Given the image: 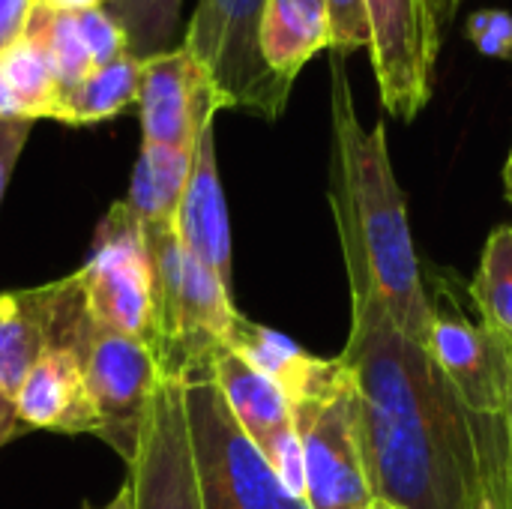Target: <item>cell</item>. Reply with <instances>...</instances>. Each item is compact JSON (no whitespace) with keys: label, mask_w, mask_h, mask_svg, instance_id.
Masks as SVG:
<instances>
[{"label":"cell","mask_w":512,"mask_h":509,"mask_svg":"<svg viewBox=\"0 0 512 509\" xmlns=\"http://www.w3.org/2000/svg\"><path fill=\"white\" fill-rule=\"evenodd\" d=\"M351 333L345 363L360 411L369 486L402 509H462L480 480L474 414L432 354L387 315L369 270L345 258Z\"/></svg>","instance_id":"cell-1"},{"label":"cell","mask_w":512,"mask_h":509,"mask_svg":"<svg viewBox=\"0 0 512 509\" xmlns=\"http://www.w3.org/2000/svg\"><path fill=\"white\" fill-rule=\"evenodd\" d=\"M333 162L330 204L342 255L360 261L390 315L417 345H429L432 306L414 249L408 207L393 171L387 126L360 123L345 57L330 60Z\"/></svg>","instance_id":"cell-2"},{"label":"cell","mask_w":512,"mask_h":509,"mask_svg":"<svg viewBox=\"0 0 512 509\" xmlns=\"http://www.w3.org/2000/svg\"><path fill=\"white\" fill-rule=\"evenodd\" d=\"M51 345H69L78 354L87 390L102 420L99 438L129 468L141 444L150 402L165 381L156 354L147 345L93 321L75 273L57 282Z\"/></svg>","instance_id":"cell-3"},{"label":"cell","mask_w":512,"mask_h":509,"mask_svg":"<svg viewBox=\"0 0 512 509\" xmlns=\"http://www.w3.org/2000/svg\"><path fill=\"white\" fill-rule=\"evenodd\" d=\"M156 270V360L165 381H207L216 354L228 345L234 321L231 291L192 252L174 225H144Z\"/></svg>","instance_id":"cell-4"},{"label":"cell","mask_w":512,"mask_h":509,"mask_svg":"<svg viewBox=\"0 0 512 509\" xmlns=\"http://www.w3.org/2000/svg\"><path fill=\"white\" fill-rule=\"evenodd\" d=\"M303 450L309 509H366L372 486L366 471L360 411L351 375L339 357L321 360L312 381L291 399Z\"/></svg>","instance_id":"cell-5"},{"label":"cell","mask_w":512,"mask_h":509,"mask_svg":"<svg viewBox=\"0 0 512 509\" xmlns=\"http://www.w3.org/2000/svg\"><path fill=\"white\" fill-rule=\"evenodd\" d=\"M267 0H198L183 45L201 63L219 111H246L279 120L291 84L279 81L258 45Z\"/></svg>","instance_id":"cell-6"},{"label":"cell","mask_w":512,"mask_h":509,"mask_svg":"<svg viewBox=\"0 0 512 509\" xmlns=\"http://www.w3.org/2000/svg\"><path fill=\"white\" fill-rule=\"evenodd\" d=\"M186 423L204 509H309L264 462L228 414L216 384H183Z\"/></svg>","instance_id":"cell-7"},{"label":"cell","mask_w":512,"mask_h":509,"mask_svg":"<svg viewBox=\"0 0 512 509\" xmlns=\"http://www.w3.org/2000/svg\"><path fill=\"white\" fill-rule=\"evenodd\" d=\"M84 306L93 321L123 333L153 354L159 348L156 270L144 225L117 201L96 228L90 261L75 273Z\"/></svg>","instance_id":"cell-8"},{"label":"cell","mask_w":512,"mask_h":509,"mask_svg":"<svg viewBox=\"0 0 512 509\" xmlns=\"http://www.w3.org/2000/svg\"><path fill=\"white\" fill-rule=\"evenodd\" d=\"M366 12L372 27L366 51L381 102L387 114L411 123L432 99L444 36L426 0H366Z\"/></svg>","instance_id":"cell-9"},{"label":"cell","mask_w":512,"mask_h":509,"mask_svg":"<svg viewBox=\"0 0 512 509\" xmlns=\"http://www.w3.org/2000/svg\"><path fill=\"white\" fill-rule=\"evenodd\" d=\"M465 294L456 276H435L429 294L432 327L426 351L459 393L465 408L477 417L504 414V354L501 342L465 315Z\"/></svg>","instance_id":"cell-10"},{"label":"cell","mask_w":512,"mask_h":509,"mask_svg":"<svg viewBox=\"0 0 512 509\" xmlns=\"http://www.w3.org/2000/svg\"><path fill=\"white\" fill-rule=\"evenodd\" d=\"M135 509H204L180 381H162L129 465Z\"/></svg>","instance_id":"cell-11"},{"label":"cell","mask_w":512,"mask_h":509,"mask_svg":"<svg viewBox=\"0 0 512 509\" xmlns=\"http://www.w3.org/2000/svg\"><path fill=\"white\" fill-rule=\"evenodd\" d=\"M216 114L210 81L186 45L141 60V144L192 150L204 120Z\"/></svg>","instance_id":"cell-12"},{"label":"cell","mask_w":512,"mask_h":509,"mask_svg":"<svg viewBox=\"0 0 512 509\" xmlns=\"http://www.w3.org/2000/svg\"><path fill=\"white\" fill-rule=\"evenodd\" d=\"M174 231L183 249L192 252L231 291V222L216 162V117H207L198 132L189 183L174 216Z\"/></svg>","instance_id":"cell-13"},{"label":"cell","mask_w":512,"mask_h":509,"mask_svg":"<svg viewBox=\"0 0 512 509\" xmlns=\"http://www.w3.org/2000/svg\"><path fill=\"white\" fill-rule=\"evenodd\" d=\"M15 414L27 429H51L63 435H96L102 429L96 402L78 354L69 345H51L24 384L12 396Z\"/></svg>","instance_id":"cell-14"},{"label":"cell","mask_w":512,"mask_h":509,"mask_svg":"<svg viewBox=\"0 0 512 509\" xmlns=\"http://www.w3.org/2000/svg\"><path fill=\"white\" fill-rule=\"evenodd\" d=\"M210 381L216 384L228 414L255 444V450L270 462L285 444L297 438L291 402L276 381L246 363L228 345L216 354Z\"/></svg>","instance_id":"cell-15"},{"label":"cell","mask_w":512,"mask_h":509,"mask_svg":"<svg viewBox=\"0 0 512 509\" xmlns=\"http://www.w3.org/2000/svg\"><path fill=\"white\" fill-rule=\"evenodd\" d=\"M57 282L0 294V390L12 399L36 360L51 348Z\"/></svg>","instance_id":"cell-16"},{"label":"cell","mask_w":512,"mask_h":509,"mask_svg":"<svg viewBox=\"0 0 512 509\" xmlns=\"http://www.w3.org/2000/svg\"><path fill=\"white\" fill-rule=\"evenodd\" d=\"M258 45L267 69L294 87L303 66L330 48L327 0H267Z\"/></svg>","instance_id":"cell-17"},{"label":"cell","mask_w":512,"mask_h":509,"mask_svg":"<svg viewBox=\"0 0 512 509\" xmlns=\"http://www.w3.org/2000/svg\"><path fill=\"white\" fill-rule=\"evenodd\" d=\"M60 96L54 60L42 39L27 30V36L0 57V120H54Z\"/></svg>","instance_id":"cell-18"},{"label":"cell","mask_w":512,"mask_h":509,"mask_svg":"<svg viewBox=\"0 0 512 509\" xmlns=\"http://www.w3.org/2000/svg\"><path fill=\"white\" fill-rule=\"evenodd\" d=\"M192 150L141 144L123 204L141 225H174L192 171Z\"/></svg>","instance_id":"cell-19"},{"label":"cell","mask_w":512,"mask_h":509,"mask_svg":"<svg viewBox=\"0 0 512 509\" xmlns=\"http://www.w3.org/2000/svg\"><path fill=\"white\" fill-rule=\"evenodd\" d=\"M141 90V60L135 54H120L87 72L69 93L60 96L57 117L66 126H90L123 114L129 105H138Z\"/></svg>","instance_id":"cell-20"},{"label":"cell","mask_w":512,"mask_h":509,"mask_svg":"<svg viewBox=\"0 0 512 509\" xmlns=\"http://www.w3.org/2000/svg\"><path fill=\"white\" fill-rule=\"evenodd\" d=\"M228 348L237 351L258 372H264L270 381H276L282 387V393L288 396V402L312 381V375L321 363V357H312L288 336H282L270 327H261L243 315L234 321Z\"/></svg>","instance_id":"cell-21"},{"label":"cell","mask_w":512,"mask_h":509,"mask_svg":"<svg viewBox=\"0 0 512 509\" xmlns=\"http://www.w3.org/2000/svg\"><path fill=\"white\" fill-rule=\"evenodd\" d=\"M468 297L480 312V324L492 336L512 342V225L489 234Z\"/></svg>","instance_id":"cell-22"},{"label":"cell","mask_w":512,"mask_h":509,"mask_svg":"<svg viewBox=\"0 0 512 509\" xmlns=\"http://www.w3.org/2000/svg\"><path fill=\"white\" fill-rule=\"evenodd\" d=\"M105 9L126 33L129 54L138 60L174 48L171 39L180 27L183 0H108Z\"/></svg>","instance_id":"cell-23"},{"label":"cell","mask_w":512,"mask_h":509,"mask_svg":"<svg viewBox=\"0 0 512 509\" xmlns=\"http://www.w3.org/2000/svg\"><path fill=\"white\" fill-rule=\"evenodd\" d=\"M30 30L48 48L63 93H69L78 81L87 78L90 69H96L93 66V57L87 51V42L81 36V27H78L75 12H60V9H48V6L39 3Z\"/></svg>","instance_id":"cell-24"},{"label":"cell","mask_w":512,"mask_h":509,"mask_svg":"<svg viewBox=\"0 0 512 509\" xmlns=\"http://www.w3.org/2000/svg\"><path fill=\"white\" fill-rule=\"evenodd\" d=\"M474 435H477L480 480L462 509H504V495H501V465H504V453H507L504 414H498V417L474 414Z\"/></svg>","instance_id":"cell-25"},{"label":"cell","mask_w":512,"mask_h":509,"mask_svg":"<svg viewBox=\"0 0 512 509\" xmlns=\"http://www.w3.org/2000/svg\"><path fill=\"white\" fill-rule=\"evenodd\" d=\"M330 12V48L339 57H351L360 48H369L372 27L366 0H327Z\"/></svg>","instance_id":"cell-26"},{"label":"cell","mask_w":512,"mask_h":509,"mask_svg":"<svg viewBox=\"0 0 512 509\" xmlns=\"http://www.w3.org/2000/svg\"><path fill=\"white\" fill-rule=\"evenodd\" d=\"M78 18V27H81V36L87 42V51L93 57V66H102L120 54L129 51L126 45V33L120 30V24L108 15L105 6L99 9H84V12H75Z\"/></svg>","instance_id":"cell-27"},{"label":"cell","mask_w":512,"mask_h":509,"mask_svg":"<svg viewBox=\"0 0 512 509\" xmlns=\"http://www.w3.org/2000/svg\"><path fill=\"white\" fill-rule=\"evenodd\" d=\"M468 39L480 54L512 63V12L507 9H477L465 24Z\"/></svg>","instance_id":"cell-28"},{"label":"cell","mask_w":512,"mask_h":509,"mask_svg":"<svg viewBox=\"0 0 512 509\" xmlns=\"http://www.w3.org/2000/svg\"><path fill=\"white\" fill-rule=\"evenodd\" d=\"M39 0H0V57H6L30 30Z\"/></svg>","instance_id":"cell-29"},{"label":"cell","mask_w":512,"mask_h":509,"mask_svg":"<svg viewBox=\"0 0 512 509\" xmlns=\"http://www.w3.org/2000/svg\"><path fill=\"white\" fill-rule=\"evenodd\" d=\"M33 120H0V201L15 171V162L30 138Z\"/></svg>","instance_id":"cell-30"},{"label":"cell","mask_w":512,"mask_h":509,"mask_svg":"<svg viewBox=\"0 0 512 509\" xmlns=\"http://www.w3.org/2000/svg\"><path fill=\"white\" fill-rule=\"evenodd\" d=\"M27 426L18 420V414H15V405H12V399L0 390V447L3 444H9L12 438H18L21 432H24Z\"/></svg>","instance_id":"cell-31"},{"label":"cell","mask_w":512,"mask_h":509,"mask_svg":"<svg viewBox=\"0 0 512 509\" xmlns=\"http://www.w3.org/2000/svg\"><path fill=\"white\" fill-rule=\"evenodd\" d=\"M498 339V336H495ZM501 342V354H504V426H507V441H510V456H512V342L498 339Z\"/></svg>","instance_id":"cell-32"},{"label":"cell","mask_w":512,"mask_h":509,"mask_svg":"<svg viewBox=\"0 0 512 509\" xmlns=\"http://www.w3.org/2000/svg\"><path fill=\"white\" fill-rule=\"evenodd\" d=\"M426 6H429L432 21L438 24L441 36H447V30L453 27L456 15H459V12H462V6H465V0H426Z\"/></svg>","instance_id":"cell-33"},{"label":"cell","mask_w":512,"mask_h":509,"mask_svg":"<svg viewBox=\"0 0 512 509\" xmlns=\"http://www.w3.org/2000/svg\"><path fill=\"white\" fill-rule=\"evenodd\" d=\"M48 9H60V12H84V9H99L108 6V0H39Z\"/></svg>","instance_id":"cell-34"},{"label":"cell","mask_w":512,"mask_h":509,"mask_svg":"<svg viewBox=\"0 0 512 509\" xmlns=\"http://www.w3.org/2000/svg\"><path fill=\"white\" fill-rule=\"evenodd\" d=\"M501 495H504V509H512V456H510V441H507V453H504V465H501Z\"/></svg>","instance_id":"cell-35"},{"label":"cell","mask_w":512,"mask_h":509,"mask_svg":"<svg viewBox=\"0 0 512 509\" xmlns=\"http://www.w3.org/2000/svg\"><path fill=\"white\" fill-rule=\"evenodd\" d=\"M84 509H96V507H84ZM99 509H135V495H132V486H129V480L120 486V492L114 495V501H111L108 507H99Z\"/></svg>","instance_id":"cell-36"},{"label":"cell","mask_w":512,"mask_h":509,"mask_svg":"<svg viewBox=\"0 0 512 509\" xmlns=\"http://www.w3.org/2000/svg\"><path fill=\"white\" fill-rule=\"evenodd\" d=\"M504 189H507V201L512 204V150L510 159H507V168H504Z\"/></svg>","instance_id":"cell-37"},{"label":"cell","mask_w":512,"mask_h":509,"mask_svg":"<svg viewBox=\"0 0 512 509\" xmlns=\"http://www.w3.org/2000/svg\"><path fill=\"white\" fill-rule=\"evenodd\" d=\"M366 509H402L399 504H393V501H384V498H372V504Z\"/></svg>","instance_id":"cell-38"}]
</instances>
